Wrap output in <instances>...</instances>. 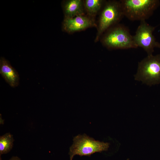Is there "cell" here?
Segmentation results:
<instances>
[{
  "instance_id": "cell-1",
  "label": "cell",
  "mask_w": 160,
  "mask_h": 160,
  "mask_svg": "<svg viewBox=\"0 0 160 160\" xmlns=\"http://www.w3.org/2000/svg\"><path fill=\"white\" fill-rule=\"evenodd\" d=\"M124 16L132 21H145L159 6V0L120 1Z\"/></svg>"
},
{
  "instance_id": "cell-2",
  "label": "cell",
  "mask_w": 160,
  "mask_h": 160,
  "mask_svg": "<svg viewBox=\"0 0 160 160\" xmlns=\"http://www.w3.org/2000/svg\"><path fill=\"white\" fill-rule=\"evenodd\" d=\"M134 77L148 86L160 84V54L148 55L139 62Z\"/></svg>"
},
{
  "instance_id": "cell-3",
  "label": "cell",
  "mask_w": 160,
  "mask_h": 160,
  "mask_svg": "<svg viewBox=\"0 0 160 160\" xmlns=\"http://www.w3.org/2000/svg\"><path fill=\"white\" fill-rule=\"evenodd\" d=\"M101 39L107 47L113 49H126L137 47L128 29L123 25H117L107 31Z\"/></svg>"
},
{
  "instance_id": "cell-4",
  "label": "cell",
  "mask_w": 160,
  "mask_h": 160,
  "mask_svg": "<svg viewBox=\"0 0 160 160\" xmlns=\"http://www.w3.org/2000/svg\"><path fill=\"white\" fill-rule=\"evenodd\" d=\"M73 141L69 152L70 160L76 155L90 156L95 153L106 151L110 145L108 143L96 140L85 134L76 135Z\"/></svg>"
},
{
  "instance_id": "cell-5",
  "label": "cell",
  "mask_w": 160,
  "mask_h": 160,
  "mask_svg": "<svg viewBox=\"0 0 160 160\" xmlns=\"http://www.w3.org/2000/svg\"><path fill=\"white\" fill-rule=\"evenodd\" d=\"M123 16L120 1L113 0L107 2L99 16L95 41H97L103 33L117 24Z\"/></svg>"
},
{
  "instance_id": "cell-6",
  "label": "cell",
  "mask_w": 160,
  "mask_h": 160,
  "mask_svg": "<svg viewBox=\"0 0 160 160\" xmlns=\"http://www.w3.org/2000/svg\"><path fill=\"white\" fill-rule=\"evenodd\" d=\"M155 28L149 25L145 21H141L133 36L137 47L142 48L148 55H153L155 48H160V43L156 40L153 34Z\"/></svg>"
},
{
  "instance_id": "cell-7",
  "label": "cell",
  "mask_w": 160,
  "mask_h": 160,
  "mask_svg": "<svg viewBox=\"0 0 160 160\" xmlns=\"http://www.w3.org/2000/svg\"><path fill=\"white\" fill-rule=\"evenodd\" d=\"M96 26L94 18L85 15L72 18L64 17L62 23L63 29L69 33Z\"/></svg>"
},
{
  "instance_id": "cell-8",
  "label": "cell",
  "mask_w": 160,
  "mask_h": 160,
  "mask_svg": "<svg viewBox=\"0 0 160 160\" xmlns=\"http://www.w3.org/2000/svg\"><path fill=\"white\" fill-rule=\"evenodd\" d=\"M0 73L2 76L11 87L18 86L19 77L17 71L11 65L9 62L4 57L0 59Z\"/></svg>"
},
{
  "instance_id": "cell-9",
  "label": "cell",
  "mask_w": 160,
  "mask_h": 160,
  "mask_svg": "<svg viewBox=\"0 0 160 160\" xmlns=\"http://www.w3.org/2000/svg\"><path fill=\"white\" fill-rule=\"evenodd\" d=\"M62 7L65 17L72 18L85 15L84 1L81 0H68L63 2Z\"/></svg>"
},
{
  "instance_id": "cell-10",
  "label": "cell",
  "mask_w": 160,
  "mask_h": 160,
  "mask_svg": "<svg viewBox=\"0 0 160 160\" xmlns=\"http://www.w3.org/2000/svg\"><path fill=\"white\" fill-rule=\"evenodd\" d=\"M84 1L87 15L93 18L100 10L104 2L102 0H86Z\"/></svg>"
},
{
  "instance_id": "cell-11",
  "label": "cell",
  "mask_w": 160,
  "mask_h": 160,
  "mask_svg": "<svg viewBox=\"0 0 160 160\" xmlns=\"http://www.w3.org/2000/svg\"><path fill=\"white\" fill-rule=\"evenodd\" d=\"M14 141L12 135L10 133H7L0 136V154H6L12 148Z\"/></svg>"
},
{
  "instance_id": "cell-12",
  "label": "cell",
  "mask_w": 160,
  "mask_h": 160,
  "mask_svg": "<svg viewBox=\"0 0 160 160\" xmlns=\"http://www.w3.org/2000/svg\"><path fill=\"white\" fill-rule=\"evenodd\" d=\"M9 160H21L18 157L16 156H13L11 157Z\"/></svg>"
},
{
  "instance_id": "cell-13",
  "label": "cell",
  "mask_w": 160,
  "mask_h": 160,
  "mask_svg": "<svg viewBox=\"0 0 160 160\" xmlns=\"http://www.w3.org/2000/svg\"><path fill=\"white\" fill-rule=\"evenodd\" d=\"M0 160H1V158H0Z\"/></svg>"
}]
</instances>
